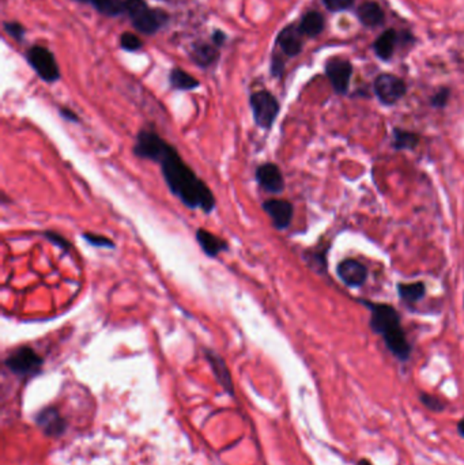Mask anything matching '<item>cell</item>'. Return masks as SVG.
<instances>
[{"label": "cell", "instance_id": "4fadbf2b", "mask_svg": "<svg viewBox=\"0 0 464 465\" xmlns=\"http://www.w3.org/2000/svg\"><path fill=\"white\" fill-rule=\"evenodd\" d=\"M336 272H338V277L343 280V283L348 284V287L362 286L368 277L367 267L353 258H348V260H343L342 263H339Z\"/></svg>", "mask_w": 464, "mask_h": 465}, {"label": "cell", "instance_id": "d4e9b609", "mask_svg": "<svg viewBox=\"0 0 464 465\" xmlns=\"http://www.w3.org/2000/svg\"><path fill=\"white\" fill-rule=\"evenodd\" d=\"M82 238L94 248H102V249H115L116 244L112 238L104 235V234H97V233L85 232L82 234Z\"/></svg>", "mask_w": 464, "mask_h": 465}, {"label": "cell", "instance_id": "9c48e42d", "mask_svg": "<svg viewBox=\"0 0 464 465\" xmlns=\"http://www.w3.org/2000/svg\"><path fill=\"white\" fill-rule=\"evenodd\" d=\"M261 209L268 215L273 226L279 232L286 230L292 225L294 207L289 200L277 197L267 199L261 203Z\"/></svg>", "mask_w": 464, "mask_h": 465}, {"label": "cell", "instance_id": "d6a6232c", "mask_svg": "<svg viewBox=\"0 0 464 465\" xmlns=\"http://www.w3.org/2000/svg\"><path fill=\"white\" fill-rule=\"evenodd\" d=\"M225 39H226V36L221 30H217L214 33V36H212V41H214L215 46H222L224 41H225Z\"/></svg>", "mask_w": 464, "mask_h": 465}, {"label": "cell", "instance_id": "484cf974", "mask_svg": "<svg viewBox=\"0 0 464 465\" xmlns=\"http://www.w3.org/2000/svg\"><path fill=\"white\" fill-rule=\"evenodd\" d=\"M43 237L47 241H49L52 245H55L59 249H62L63 252L70 254L71 249H72V244H71L70 241L64 235H62L60 233L53 232V230H46V232H43Z\"/></svg>", "mask_w": 464, "mask_h": 465}, {"label": "cell", "instance_id": "ac0fdd59", "mask_svg": "<svg viewBox=\"0 0 464 465\" xmlns=\"http://www.w3.org/2000/svg\"><path fill=\"white\" fill-rule=\"evenodd\" d=\"M397 41V34L394 29L384 32L373 44V49L381 60H390L394 55L395 47Z\"/></svg>", "mask_w": 464, "mask_h": 465}, {"label": "cell", "instance_id": "5bb4252c", "mask_svg": "<svg viewBox=\"0 0 464 465\" xmlns=\"http://www.w3.org/2000/svg\"><path fill=\"white\" fill-rule=\"evenodd\" d=\"M205 355H206L207 361H209L210 368H211V370L214 373V375L217 377L218 382L222 385V388L228 394H233L232 375H231V372L228 369V365H226L225 359L219 354H217L215 351H212V349H206Z\"/></svg>", "mask_w": 464, "mask_h": 465}, {"label": "cell", "instance_id": "4316f807", "mask_svg": "<svg viewBox=\"0 0 464 465\" xmlns=\"http://www.w3.org/2000/svg\"><path fill=\"white\" fill-rule=\"evenodd\" d=\"M421 398V403L430 411L433 412H442L445 410V404L444 401L436 397V396L429 395V394H421L419 396Z\"/></svg>", "mask_w": 464, "mask_h": 465}, {"label": "cell", "instance_id": "d6986e66", "mask_svg": "<svg viewBox=\"0 0 464 465\" xmlns=\"http://www.w3.org/2000/svg\"><path fill=\"white\" fill-rule=\"evenodd\" d=\"M299 27L302 36L316 37L325 29V18L318 11H309L302 17L301 24Z\"/></svg>", "mask_w": 464, "mask_h": 465}, {"label": "cell", "instance_id": "cb8c5ba5", "mask_svg": "<svg viewBox=\"0 0 464 465\" xmlns=\"http://www.w3.org/2000/svg\"><path fill=\"white\" fill-rule=\"evenodd\" d=\"M90 1L100 13L111 17L118 15L125 10V1L121 0H90Z\"/></svg>", "mask_w": 464, "mask_h": 465}, {"label": "cell", "instance_id": "f546056e", "mask_svg": "<svg viewBox=\"0 0 464 465\" xmlns=\"http://www.w3.org/2000/svg\"><path fill=\"white\" fill-rule=\"evenodd\" d=\"M449 97H451L449 89L444 88V89H441V90H439L437 93L432 97V105H433L435 108H444V106L446 105Z\"/></svg>", "mask_w": 464, "mask_h": 465}, {"label": "cell", "instance_id": "44dd1931", "mask_svg": "<svg viewBox=\"0 0 464 465\" xmlns=\"http://www.w3.org/2000/svg\"><path fill=\"white\" fill-rule=\"evenodd\" d=\"M397 293L399 297L409 303H416L422 300L426 294V289L425 284L422 282H417V283H399L397 284Z\"/></svg>", "mask_w": 464, "mask_h": 465}, {"label": "cell", "instance_id": "3957f363", "mask_svg": "<svg viewBox=\"0 0 464 465\" xmlns=\"http://www.w3.org/2000/svg\"><path fill=\"white\" fill-rule=\"evenodd\" d=\"M125 11L130 14L134 26L144 34H153L163 26L168 15L158 10L150 8L144 0H127Z\"/></svg>", "mask_w": 464, "mask_h": 465}, {"label": "cell", "instance_id": "9a60e30c", "mask_svg": "<svg viewBox=\"0 0 464 465\" xmlns=\"http://www.w3.org/2000/svg\"><path fill=\"white\" fill-rule=\"evenodd\" d=\"M302 33L300 32V27L290 25L285 27L278 36V46L282 48V50L289 55V56H296L301 52L302 49Z\"/></svg>", "mask_w": 464, "mask_h": 465}, {"label": "cell", "instance_id": "2e32d148", "mask_svg": "<svg viewBox=\"0 0 464 465\" xmlns=\"http://www.w3.org/2000/svg\"><path fill=\"white\" fill-rule=\"evenodd\" d=\"M37 424L47 436H60L66 429V422L55 408H46L37 417Z\"/></svg>", "mask_w": 464, "mask_h": 465}, {"label": "cell", "instance_id": "603a6c76", "mask_svg": "<svg viewBox=\"0 0 464 465\" xmlns=\"http://www.w3.org/2000/svg\"><path fill=\"white\" fill-rule=\"evenodd\" d=\"M418 143H419V138L416 134L409 132V131H403L400 128H395V148H397V150H409L410 148L411 150V148L417 147Z\"/></svg>", "mask_w": 464, "mask_h": 465}, {"label": "cell", "instance_id": "ba28073f", "mask_svg": "<svg viewBox=\"0 0 464 465\" xmlns=\"http://www.w3.org/2000/svg\"><path fill=\"white\" fill-rule=\"evenodd\" d=\"M406 92V83L393 74H381L374 81V93L384 105H394Z\"/></svg>", "mask_w": 464, "mask_h": 465}, {"label": "cell", "instance_id": "30bf717a", "mask_svg": "<svg viewBox=\"0 0 464 465\" xmlns=\"http://www.w3.org/2000/svg\"><path fill=\"white\" fill-rule=\"evenodd\" d=\"M255 180L259 188L267 193L278 195L285 189V179L277 163L264 162L259 165L255 170Z\"/></svg>", "mask_w": 464, "mask_h": 465}, {"label": "cell", "instance_id": "e0dca14e", "mask_svg": "<svg viewBox=\"0 0 464 465\" xmlns=\"http://www.w3.org/2000/svg\"><path fill=\"white\" fill-rule=\"evenodd\" d=\"M357 17L361 21V24L365 25L368 27H374V26L383 24L384 11L381 10V7L377 3L367 1L358 7Z\"/></svg>", "mask_w": 464, "mask_h": 465}, {"label": "cell", "instance_id": "83f0119b", "mask_svg": "<svg viewBox=\"0 0 464 465\" xmlns=\"http://www.w3.org/2000/svg\"><path fill=\"white\" fill-rule=\"evenodd\" d=\"M120 46L125 50L135 52L142 47V41L139 37L135 36L134 33H123L120 37Z\"/></svg>", "mask_w": 464, "mask_h": 465}, {"label": "cell", "instance_id": "7402d4cb", "mask_svg": "<svg viewBox=\"0 0 464 465\" xmlns=\"http://www.w3.org/2000/svg\"><path fill=\"white\" fill-rule=\"evenodd\" d=\"M192 60L200 66V67H209L210 64H212L217 57H218V53L215 50V48L211 47V46H207V44H198L196 47L193 48L192 53Z\"/></svg>", "mask_w": 464, "mask_h": 465}, {"label": "cell", "instance_id": "277c9868", "mask_svg": "<svg viewBox=\"0 0 464 465\" xmlns=\"http://www.w3.org/2000/svg\"><path fill=\"white\" fill-rule=\"evenodd\" d=\"M250 106L256 125L261 130H271L280 111L278 99L267 90L256 92L250 97Z\"/></svg>", "mask_w": 464, "mask_h": 465}, {"label": "cell", "instance_id": "6da1fadb", "mask_svg": "<svg viewBox=\"0 0 464 465\" xmlns=\"http://www.w3.org/2000/svg\"><path fill=\"white\" fill-rule=\"evenodd\" d=\"M160 165L163 181L170 193L177 197L186 209H200L211 214L217 207L215 195L196 172L183 160L182 154L172 143L166 141L157 162Z\"/></svg>", "mask_w": 464, "mask_h": 465}, {"label": "cell", "instance_id": "836d02e7", "mask_svg": "<svg viewBox=\"0 0 464 465\" xmlns=\"http://www.w3.org/2000/svg\"><path fill=\"white\" fill-rule=\"evenodd\" d=\"M458 433L464 438V418L460 419L458 423Z\"/></svg>", "mask_w": 464, "mask_h": 465}, {"label": "cell", "instance_id": "ffe728a7", "mask_svg": "<svg viewBox=\"0 0 464 465\" xmlns=\"http://www.w3.org/2000/svg\"><path fill=\"white\" fill-rule=\"evenodd\" d=\"M169 82H170V86L176 90L186 92V90H193V89L199 88V81L180 69L172 70L169 75Z\"/></svg>", "mask_w": 464, "mask_h": 465}, {"label": "cell", "instance_id": "7a4b0ae2", "mask_svg": "<svg viewBox=\"0 0 464 465\" xmlns=\"http://www.w3.org/2000/svg\"><path fill=\"white\" fill-rule=\"evenodd\" d=\"M362 303L371 309V326L373 332L378 333L384 339L387 349H390L399 361H409L411 355V347L403 328L400 326V317L397 312L391 305L385 303L368 301H362Z\"/></svg>", "mask_w": 464, "mask_h": 465}, {"label": "cell", "instance_id": "52a82bcc", "mask_svg": "<svg viewBox=\"0 0 464 465\" xmlns=\"http://www.w3.org/2000/svg\"><path fill=\"white\" fill-rule=\"evenodd\" d=\"M27 60L33 70L39 74V76L48 83L56 82L60 78V71L53 55L47 48H32L27 53Z\"/></svg>", "mask_w": 464, "mask_h": 465}, {"label": "cell", "instance_id": "f1b7e54d", "mask_svg": "<svg viewBox=\"0 0 464 465\" xmlns=\"http://www.w3.org/2000/svg\"><path fill=\"white\" fill-rule=\"evenodd\" d=\"M325 7L332 13H341L348 10L354 0H323Z\"/></svg>", "mask_w": 464, "mask_h": 465}, {"label": "cell", "instance_id": "5b68a950", "mask_svg": "<svg viewBox=\"0 0 464 465\" xmlns=\"http://www.w3.org/2000/svg\"><path fill=\"white\" fill-rule=\"evenodd\" d=\"M166 141L154 128H142L135 138L132 154L139 160L157 162Z\"/></svg>", "mask_w": 464, "mask_h": 465}, {"label": "cell", "instance_id": "8fae6325", "mask_svg": "<svg viewBox=\"0 0 464 465\" xmlns=\"http://www.w3.org/2000/svg\"><path fill=\"white\" fill-rule=\"evenodd\" d=\"M325 74L334 88V90L338 94L348 93L351 74H353V66L348 60L334 57L327 62L325 64Z\"/></svg>", "mask_w": 464, "mask_h": 465}, {"label": "cell", "instance_id": "d590c367", "mask_svg": "<svg viewBox=\"0 0 464 465\" xmlns=\"http://www.w3.org/2000/svg\"><path fill=\"white\" fill-rule=\"evenodd\" d=\"M81 1H88V0H81ZM90 1V0H89Z\"/></svg>", "mask_w": 464, "mask_h": 465}, {"label": "cell", "instance_id": "8992f818", "mask_svg": "<svg viewBox=\"0 0 464 465\" xmlns=\"http://www.w3.org/2000/svg\"><path fill=\"white\" fill-rule=\"evenodd\" d=\"M44 361L32 347H20L13 351L4 361L6 368L18 375H32L41 370Z\"/></svg>", "mask_w": 464, "mask_h": 465}, {"label": "cell", "instance_id": "7c38bea8", "mask_svg": "<svg viewBox=\"0 0 464 465\" xmlns=\"http://www.w3.org/2000/svg\"><path fill=\"white\" fill-rule=\"evenodd\" d=\"M195 240L199 244L202 252L209 258H217L221 254L229 251V244L226 240L203 228H199L195 232Z\"/></svg>", "mask_w": 464, "mask_h": 465}, {"label": "cell", "instance_id": "e575fe53", "mask_svg": "<svg viewBox=\"0 0 464 465\" xmlns=\"http://www.w3.org/2000/svg\"><path fill=\"white\" fill-rule=\"evenodd\" d=\"M358 465H373V464H371L369 460H367V459H361V460L358 461Z\"/></svg>", "mask_w": 464, "mask_h": 465}, {"label": "cell", "instance_id": "4dcf8cb0", "mask_svg": "<svg viewBox=\"0 0 464 465\" xmlns=\"http://www.w3.org/2000/svg\"><path fill=\"white\" fill-rule=\"evenodd\" d=\"M4 29L10 36H13L17 40H21L25 36L24 26L17 24V22H7V24H4Z\"/></svg>", "mask_w": 464, "mask_h": 465}, {"label": "cell", "instance_id": "1f68e13d", "mask_svg": "<svg viewBox=\"0 0 464 465\" xmlns=\"http://www.w3.org/2000/svg\"><path fill=\"white\" fill-rule=\"evenodd\" d=\"M59 113H60V116L63 117L69 123H79L78 115L74 111L69 109V108H60Z\"/></svg>", "mask_w": 464, "mask_h": 465}]
</instances>
